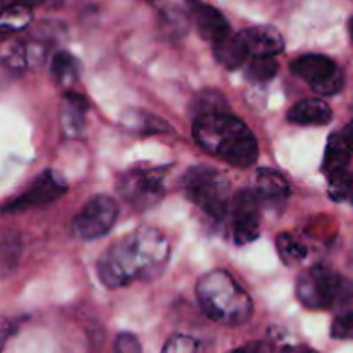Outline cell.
<instances>
[{
  "instance_id": "obj_3",
  "label": "cell",
  "mask_w": 353,
  "mask_h": 353,
  "mask_svg": "<svg viewBox=\"0 0 353 353\" xmlns=\"http://www.w3.org/2000/svg\"><path fill=\"white\" fill-rule=\"evenodd\" d=\"M203 312L212 321L225 325H241L251 317L253 303L241 284L223 270H213L199 279L196 288Z\"/></svg>"
},
{
  "instance_id": "obj_7",
  "label": "cell",
  "mask_w": 353,
  "mask_h": 353,
  "mask_svg": "<svg viewBox=\"0 0 353 353\" xmlns=\"http://www.w3.org/2000/svg\"><path fill=\"white\" fill-rule=\"evenodd\" d=\"M118 192L135 210H149L165 196L163 176L154 170H132L120 176Z\"/></svg>"
},
{
  "instance_id": "obj_2",
  "label": "cell",
  "mask_w": 353,
  "mask_h": 353,
  "mask_svg": "<svg viewBox=\"0 0 353 353\" xmlns=\"http://www.w3.org/2000/svg\"><path fill=\"white\" fill-rule=\"evenodd\" d=\"M196 142L229 165L246 168L256 163L258 142L250 128L229 113L199 114L192 125Z\"/></svg>"
},
{
  "instance_id": "obj_15",
  "label": "cell",
  "mask_w": 353,
  "mask_h": 353,
  "mask_svg": "<svg viewBox=\"0 0 353 353\" xmlns=\"http://www.w3.org/2000/svg\"><path fill=\"white\" fill-rule=\"evenodd\" d=\"M288 120L296 125H327L332 110L321 99H305L288 111Z\"/></svg>"
},
{
  "instance_id": "obj_29",
  "label": "cell",
  "mask_w": 353,
  "mask_h": 353,
  "mask_svg": "<svg viewBox=\"0 0 353 353\" xmlns=\"http://www.w3.org/2000/svg\"><path fill=\"white\" fill-rule=\"evenodd\" d=\"M12 331H14V327H12L11 321H8L6 317H0V352L6 346L8 339L11 338Z\"/></svg>"
},
{
  "instance_id": "obj_18",
  "label": "cell",
  "mask_w": 353,
  "mask_h": 353,
  "mask_svg": "<svg viewBox=\"0 0 353 353\" xmlns=\"http://www.w3.org/2000/svg\"><path fill=\"white\" fill-rule=\"evenodd\" d=\"M353 151L348 148V144L345 142V139L341 137V134H332L327 141V148H325V156H324V172L327 175L334 172H341L346 170L350 158H352Z\"/></svg>"
},
{
  "instance_id": "obj_5",
  "label": "cell",
  "mask_w": 353,
  "mask_h": 353,
  "mask_svg": "<svg viewBox=\"0 0 353 353\" xmlns=\"http://www.w3.org/2000/svg\"><path fill=\"white\" fill-rule=\"evenodd\" d=\"M352 284L339 277L334 270L315 265L300 276L296 283L298 300L312 310H322L348 301L352 296Z\"/></svg>"
},
{
  "instance_id": "obj_9",
  "label": "cell",
  "mask_w": 353,
  "mask_h": 353,
  "mask_svg": "<svg viewBox=\"0 0 353 353\" xmlns=\"http://www.w3.org/2000/svg\"><path fill=\"white\" fill-rule=\"evenodd\" d=\"M260 210V199L250 189H243L232 198V234L237 244H248L258 237Z\"/></svg>"
},
{
  "instance_id": "obj_28",
  "label": "cell",
  "mask_w": 353,
  "mask_h": 353,
  "mask_svg": "<svg viewBox=\"0 0 353 353\" xmlns=\"http://www.w3.org/2000/svg\"><path fill=\"white\" fill-rule=\"evenodd\" d=\"M114 353H142L141 341L132 332H123L114 341Z\"/></svg>"
},
{
  "instance_id": "obj_17",
  "label": "cell",
  "mask_w": 353,
  "mask_h": 353,
  "mask_svg": "<svg viewBox=\"0 0 353 353\" xmlns=\"http://www.w3.org/2000/svg\"><path fill=\"white\" fill-rule=\"evenodd\" d=\"M88 104L81 94H66L64 96L63 111H61V123L68 137H77L83 130V117Z\"/></svg>"
},
{
  "instance_id": "obj_25",
  "label": "cell",
  "mask_w": 353,
  "mask_h": 353,
  "mask_svg": "<svg viewBox=\"0 0 353 353\" xmlns=\"http://www.w3.org/2000/svg\"><path fill=\"white\" fill-rule=\"evenodd\" d=\"M19 244L8 236L0 237V274L9 272L18 260Z\"/></svg>"
},
{
  "instance_id": "obj_10",
  "label": "cell",
  "mask_w": 353,
  "mask_h": 353,
  "mask_svg": "<svg viewBox=\"0 0 353 353\" xmlns=\"http://www.w3.org/2000/svg\"><path fill=\"white\" fill-rule=\"evenodd\" d=\"M32 59L28 46L19 40L0 39V87L19 77Z\"/></svg>"
},
{
  "instance_id": "obj_34",
  "label": "cell",
  "mask_w": 353,
  "mask_h": 353,
  "mask_svg": "<svg viewBox=\"0 0 353 353\" xmlns=\"http://www.w3.org/2000/svg\"><path fill=\"white\" fill-rule=\"evenodd\" d=\"M296 353H315V352H312V350H300V352Z\"/></svg>"
},
{
  "instance_id": "obj_30",
  "label": "cell",
  "mask_w": 353,
  "mask_h": 353,
  "mask_svg": "<svg viewBox=\"0 0 353 353\" xmlns=\"http://www.w3.org/2000/svg\"><path fill=\"white\" fill-rule=\"evenodd\" d=\"M339 134H341V137L345 139V142L348 144V148L353 151V120L350 121V123L346 125L341 132H339Z\"/></svg>"
},
{
  "instance_id": "obj_4",
  "label": "cell",
  "mask_w": 353,
  "mask_h": 353,
  "mask_svg": "<svg viewBox=\"0 0 353 353\" xmlns=\"http://www.w3.org/2000/svg\"><path fill=\"white\" fill-rule=\"evenodd\" d=\"M185 196L206 215L222 220L229 212V182L210 166H192L184 175Z\"/></svg>"
},
{
  "instance_id": "obj_16",
  "label": "cell",
  "mask_w": 353,
  "mask_h": 353,
  "mask_svg": "<svg viewBox=\"0 0 353 353\" xmlns=\"http://www.w3.org/2000/svg\"><path fill=\"white\" fill-rule=\"evenodd\" d=\"M213 54H215V59L227 70H237L250 57L241 33H230L220 42L213 43Z\"/></svg>"
},
{
  "instance_id": "obj_24",
  "label": "cell",
  "mask_w": 353,
  "mask_h": 353,
  "mask_svg": "<svg viewBox=\"0 0 353 353\" xmlns=\"http://www.w3.org/2000/svg\"><path fill=\"white\" fill-rule=\"evenodd\" d=\"M329 176V196H331L334 201H343V199L348 198L353 192V182L350 179V175L346 173V170L341 172H334Z\"/></svg>"
},
{
  "instance_id": "obj_35",
  "label": "cell",
  "mask_w": 353,
  "mask_h": 353,
  "mask_svg": "<svg viewBox=\"0 0 353 353\" xmlns=\"http://www.w3.org/2000/svg\"><path fill=\"white\" fill-rule=\"evenodd\" d=\"M149 2H154V0H149Z\"/></svg>"
},
{
  "instance_id": "obj_27",
  "label": "cell",
  "mask_w": 353,
  "mask_h": 353,
  "mask_svg": "<svg viewBox=\"0 0 353 353\" xmlns=\"http://www.w3.org/2000/svg\"><path fill=\"white\" fill-rule=\"evenodd\" d=\"M341 87H343V77L339 71L332 73L331 77H327L325 80L312 85L314 92L321 94V96H334V94H338L339 90H341Z\"/></svg>"
},
{
  "instance_id": "obj_20",
  "label": "cell",
  "mask_w": 353,
  "mask_h": 353,
  "mask_svg": "<svg viewBox=\"0 0 353 353\" xmlns=\"http://www.w3.org/2000/svg\"><path fill=\"white\" fill-rule=\"evenodd\" d=\"M50 71H52L57 83L64 85V87H71L73 83H77L78 74H80V63H78L77 57L63 50V52H57L52 57Z\"/></svg>"
},
{
  "instance_id": "obj_26",
  "label": "cell",
  "mask_w": 353,
  "mask_h": 353,
  "mask_svg": "<svg viewBox=\"0 0 353 353\" xmlns=\"http://www.w3.org/2000/svg\"><path fill=\"white\" fill-rule=\"evenodd\" d=\"M331 336L334 339H353V312H345L332 321Z\"/></svg>"
},
{
  "instance_id": "obj_32",
  "label": "cell",
  "mask_w": 353,
  "mask_h": 353,
  "mask_svg": "<svg viewBox=\"0 0 353 353\" xmlns=\"http://www.w3.org/2000/svg\"><path fill=\"white\" fill-rule=\"evenodd\" d=\"M230 353H250V352H248L246 348H237V350H232Z\"/></svg>"
},
{
  "instance_id": "obj_22",
  "label": "cell",
  "mask_w": 353,
  "mask_h": 353,
  "mask_svg": "<svg viewBox=\"0 0 353 353\" xmlns=\"http://www.w3.org/2000/svg\"><path fill=\"white\" fill-rule=\"evenodd\" d=\"M279 71V66L274 61V57H251L248 64V78L256 83L270 81Z\"/></svg>"
},
{
  "instance_id": "obj_31",
  "label": "cell",
  "mask_w": 353,
  "mask_h": 353,
  "mask_svg": "<svg viewBox=\"0 0 353 353\" xmlns=\"http://www.w3.org/2000/svg\"><path fill=\"white\" fill-rule=\"evenodd\" d=\"M19 2H26V4H30L32 8L35 6V0H0V12H4L6 9L11 8V6L14 4H19Z\"/></svg>"
},
{
  "instance_id": "obj_11",
  "label": "cell",
  "mask_w": 353,
  "mask_h": 353,
  "mask_svg": "<svg viewBox=\"0 0 353 353\" xmlns=\"http://www.w3.org/2000/svg\"><path fill=\"white\" fill-rule=\"evenodd\" d=\"M191 8L196 21V28H198L199 35L205 40L216 43L232 33L225 16L219 9L212 8L208 4H203V2H192Z\"/></svg>"
},
{
  "instance_id": "obj_13",
  "label": "cell",
  "mask_w": 353,
  "mask_h": 353,
  "mask_svg": "<svg viewBox=\"0 0 353 353\" xmlns=\"http://www.w3.org/2000/svg\"><path fill=\"white\" fill-rule=\"evenodd\" d=\"M256 192L261 205L270 208L283 206L290 198V184L279 172L272 168H260L256 172Z\"/></svg>"
},
{
  "instance_id": "obj_23",
  "label": "cell",
  "mask_w": 353,
  "mask_h": 353,
  "mask_svg": "<svg viewBox=\"0 0 353 353\" xmlns=\"http://www.w3.org/2000/svg\"><path fill=\"white\" fill-rule=\"evenodd\" d=\"M161 353H205L203 345L188 334H173L163 346Z\"/></svg>"
},
{
  "instance_id": "obj_19",
  "label": "cell",
  "mask_w": 353,
  "mask_h": 353,
  "mask_svg": "<svg viewBox=\"0 0 353 353\" xmlns=\"http://www.w3.org/2000/svg\"><path fill=\"white\" fill-rule=\"evenodd\" d=\"M33 18L32 6L26 2L11 6L4 12H0V33L21 32L30 25Z\"/></svg>"
},
{
  "instance_id": "obj_1",
  "label": "cell",
  "mask_w": 353,
  "mask_h": 353,
  "mask_svg": "<svg viewBox=\"0 0 353 353\" xmlns=\"http://www.w3.org/2000/svg\"><path fill=\"white\" fill-rule=\"evenodd\" d=\"M170 244L159 230L141 227L118 239L97 261V274L108 288H123L134 281H152L165 270Z\"/></svg>"
},
{
  "instance_id": "obj_8",
  "label": "cell",
  "mask_w": 353,
  "mask_h": 353,
  "mask_svg": "<svg viewBox=\"0 0 353 353\" xmlns=\"http://www.w3.org/2000/svg\"><path fill=\"white\" fill-rule=\"evenodd\" d=\"M68 191V185L63 176L54 170L40 173L35 181L32 182L28 189L18 198L9 201L8 205L2 206V212L6 213H18L26 212V210L37 208V206L49 205L59 199L64 192Z\"/></svg>"
},
{
  "instance_id": "obj_12",
  "label": "cell",
  "mask_w": 353,
  "mask_h": 353,
  "mask_svg": "<svg viewBox=\"0 0 353 353\" xmlns=\"http://www.w3.org/2000/svg\"><path fill=\"white\" fill-rule=\"evenodd\" d=\"M239 33L251 57H274L284 49L283 37L272 26H253Z\"/></svg>"
},
{
  "instance_id": "obj_14",
  "label": "cell",
  "mask_w": 353,
  "mask_h": 353,
  "mask_svg": "<svg viewBox=\"0 0 353 353\" xmlns=\"http://www.w3.org/2000/svg\"><path fill=\"white\" fill-rule=\"evenodd\" d=\"M293 71L305 81L315 85L336 73L338 68L329 57L321 56V54H307V56H301L294 61Z\"/></svg>"
},
{
  "instance_id": "obj_33",
  "label": "cell",
  "mask_w": 353,
  "mask_h": 353,
  "mask_svg": "<svg viewBox=\"0 0 353 353\" xmlns=\"http://www.w3.org/2000/svg\"><path fill=\"white\" fill-rule=\"evenodd\" d=\"M350 35H352V39H353V18H352V21H350Z\"/></svg>"
},
{
  "instance_id": "obj_21",
  "label": "cell",
  "mask_w": 353,
  "mask_h": 353,
  "mask_svg": "<svg viewBox=\"0 0 353 353\" xmlns=\"http://www.w3.org/2000/svg\"><path fill=\"white\" fill-rule=\"evenodd\" d=\"M277 251H279L281 258L286 265H294L307 256V248L300 241L294 239V236H291V234L277 236Z\"/></svg>"
},
{
  "instance_id": "obj_6",
  "label": "cell",
  "mask_w": 353,
  "mask_h": 353,
  "mask_svg": "<svg viewBox=\"0 0 353 353\" xmlns=\"http://www.w3.org/2000/svg\"><path fill=\"white\" fill-rule=\"evenodd\" d=\"M118 219V203L106 194H97L87 201L73 220V230L85 241L106 236Z\"/></svg>"
}]
</instances>
